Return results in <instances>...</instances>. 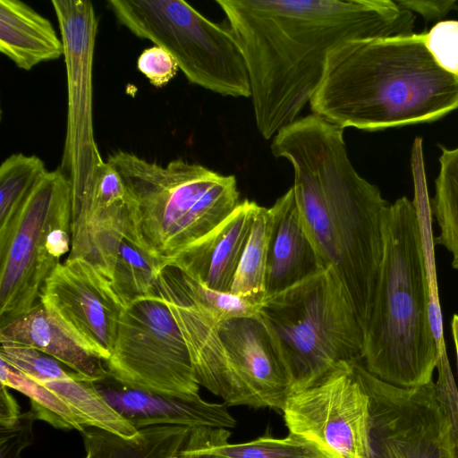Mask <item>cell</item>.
<instances>
[{"instance_id":"obj_13","label":"cell","mask_w":458,"mask_h":458,"mask_svg":"<svg viewBox=\"0 0 458 458\" xmlns=\"http://www.w3.org/2000/svg\"><path fill=\"white\" fill-rule=\"evenodd\" d=\"M39 302L88 352L106 361L124 310L111 282L82 259H65L46 279Z\"/></svg>"},{"instance_id":"obj_11","label":"cell","mask_w":458,"mask_h":458,"mask_svg":"<svg viewBox=\"0 0 458 458\" xmlns=\"http://www.w3.org/2000/svg\"><path fill=\"white\" fill-rule=\"evenodd\" d=\"M67 77V124L61 169L72 191V208L90 192L105 163L93 128V61L98 21L88 0H53Z\"/></svg>"},{"instance_id":"obj_17","label":"cell","mask_w":458,"mask_h":458,"mask_svg":"<svg viewBox=\"0 0 458 458\" xmlns=\"http://www.w3.org/2000/svg\"><path fill=\"white\" fill-rule=\"evenodd\" d=\"M94 383L110 405L138 430L153 426L190 428L236 426L225 403H208L200 396L186 399L134 388L110 377Z\"/></svg>"},{"instance_id":"obj_35","label":"cell","mask_w":458,"mask_h":458,"mask_svg":"<svg viewBox=\"0 0 458 458\" xmlns=\"http://www.w3.org/2000/svg\"><path fill=\"white\" fill-rule=\"evenodd\" d=\"M403 8L420 13L426 21L440 20L458 8L454 0H395Z\"/></svg>"},{"instance_id":"obj_4","label":"cell","mask_w":458,"mask_h":458,"mask_svg":"<svg viewBox=\"0 0 458 458\" xmlns=\"http://www.w3.org/2000/svg\"><path fill=\"white\" fill-rule=\"evenodd\" d=\"M384 251L364 332L363 365L402 387L426 385L441 360L431 317L423 235L415 202L389 204L384 216Z\"/></svg>"},{"instance_id":"obj_21","label":"cell","mask_w":458,"mask_h":458,"mask_svg":"<svg viewBox=\"0 0 458 458\" xmlns=\"http://www.w3.org/2000/svg\"><path fill=\"white\" fill-rule=\"evenodd\" d=\"M0 51L30 71L64 55V44L51 21L19 0L0 1Z\"/></svg>"},{"instance_id":"obj_23","label":"cell","mask_w":458,"mask_h":458,"mask_svg":"<svg viewBox=\"0 0 458 458\" xmlns=\"http://www.w3.org/2000/svg\"><path fill=\"white\" fill-rule=\"evenodd\" d=\"M164 267L144 242L131 207L126 230L113 269V290L126 306L149 294L155 289L158 276Z\"/></svg>"},{"instance_id":"obj_32","label":"cell","mask_w":458,"mask_h":458,"mask_svg":"<svg viewBox=\"0 0 458 458\" xmlns=\"http://www.w3.org/2000/svg\"><path fill=\"white\" fill-rule=\"evenodd\" d=\"M425 45L441 68L458 76V21L446 20L435 24L425 34Z\"/></svg>"},{"instance_id":"obj_22","label":"cell","mask_w":458,"mask_h":458,"mask_svg":"<svg viewBox=\"0 0 458 458\" xmlns=\"http://www.w3.org/2000/svg\"><path fill=\"white\" fill-rule=\"evenodd\" d=\"M190 428L153 426L131 437L92 428L82 433L85 458H173L183 445Z\"/></svg>"},{"instance_id":"obj_9","label":"cell","mask_w":458,"mask_h":458,"mask_svg":"<svg viewBox=\"0 0 458 458\" xmlns=\"http://www.w3.org/2000/svg\"><path fill=\"white\" fill-rule=\"evenodd\" d=\"M106 366L108 377L131 387L186 399L199 396L189 352L157 284L124 306Z\"/></svg>"},{"instance_id":"obj_3","label":"cell","mask_w":458,"mask_h":458,"mask_svg":"<svg viewBox=\"0 0 458 458\" xmlns=\"http://www.w3.org/2000/svg\"><path fill=\"white\" fill-rule=\"evenodd\" d=\"M425 32L355 39L333 48L310 105L344 129L430 123L458 109V76L441 68Z\"/></svg>"},{"instance_id":"obj_30","label":"cell","mask_w":458,"mask_h":458,"mask_svg":"<svg viewBox=\"0 0 458 458\" xmlns=\"http://www.w3.org/2000/svg\"><path fill=\"white\" fill-rule=\"evenodd\" d=\"M181 274L191 295L212 315L218 324L235 318L252 317L259 313L262 309L263 303L231 292L210 289L185 274L182 272Z\"/></svg>"},{"instance_id":"obj_1","label":"cell","mask_w":458,"mask_h":458,"mask_svg":"<svg viewBox=\"0 0 458 458\" xmlns=\"http://www.w3.org/2000/svg\"><path fill=\"white\" fill-rule=\"evenodd\" d=\"M243 55L259 132L294 123L329 52L355 39L411 35L415 16L391 0H216Z\"/></svg>"},{"instance_id":"obj_28","label":"cell","mask_w":458,"mask_h":458,"mask_svg":"<svg viewBox=\"0 0 458 458\" xmlns=\"http://www.w3.org/2000/svg\"><path fill=\"white\" fill-rule=\"evenodd\" d=\"M0 364L1 384L29 397L31 411L38 420L59 429H74L80 432L86 429L71 408L55 392L27 377L4 360L0 359Z\"/></svg>"},{"instance_id":"obj_26","label":"cell","mask_w":458,"mask_h":458,"mask_svg":"<svg viewBox=\"0 0 458 458\" xmlns=\"http://www.w3.org/2000/svg\"><path fill=\"white\" fill-rule=\"evenodd\" d=\"M274 225L272 208L259 206L231 293L263 303L269 243Z\"/></svg>"},{"instance_id":"obj_6","label":"cell","mask_w":458,"mask_h":458,"mask_svg":"<svg viewBox=\"0 0 458 458\" xmlns=\"http://www.w3.org/2000/svg\"><path fill=\"white\" fill-rule=\"evenodd\" d=\"M260 311L279 342L293 393L317 385L343 362L363 360L362 327L328 267L266 297Z\"/></svg>"},{"instance_id":"obj_37","label":"cell","mask_w":458,"mask_h":458,"mask_svg":"<svg viewBox=\"0 0 458 458\" xmlns=\"http://www.w3.org/2000/svg\"><path fill=\"white\" fill-rule=\"evenodd\" d=\"M173 458H225L221 455L189 446L185 444L182 446V448L177 452V454Z\"/></svg>"},{"instance_id":"obj_27","label":"cell","mask_w":458,"mask_h":458,"mask_svg":"<svg viewBox=\"0 0 458 458\" xmlns=\"http://www.w3.org/2000/svg\"><path fill=\"white\" fill-rule=\"evenodd\" d=\"M441 149L431 204L440 229L435 242L452 254V266L458 270V147Z\"/></svg>"},{"instance_id":"obj_25","label":"cell","mask_w":458,"mask_h":458,"mask_svg":"<svg viewBox=\"0 0 458 458\" xmlns=\"http://www.w3.org/2000/svg\"><path fill=\"white\" fill-rule=\"evenodd\" d=\"M40 384L62 398L85 428H96L125 438L140 431L110 405L94 382L79 374Z\"/></svg>"},{"instance_id":"obj_33","label":"cell","mask_w":458,"mask_h":458,"mask_svg":"<svg viewBox=\"0 0 458 458\" xmlns=\"http://www.w3.org/2000/svg\"><path fill=\"white\" fill-rule=\"evenodd\" d=\"M137 68L156 88L166 85L179 69L174 58L158 46L142 51L137 60Z\"/></svg>"},{"instance_id":"obj_36","label":"cell","mask_w":458,"mask_h":458,"mask_svg":"<svg viewBox=\"0 0 458 458\" xmlns=\"http://www.w3.org/2000/svg\"><path fill=\"white\" fill-rule=\"evenodd\" d=\"M21 409L8 387L1 384L0 390V426L13 424L21 416Z\"/></svg>"},{"instance_id":"obj_31","label":"cell","mask_w":458,"mask_h":458,"mask_svg":"<svg viewBox=\"0 0 458 458\" xmlns=\"http://www.w3.org/2000/svg\"><path fill=\"white\" fill-rule=\"evenodd\" d=\"M0 359L38 383L78 374L66 370L60 361L37 349L14 343H1Z\"/></svg>"},{"instance_id":"obj_12","label":"cell","mask_w":458,"mask_h":458,"mask_svg":"<svg viewBox=\"0 0 458 458\" xmlns=\"http://www.w3.org/2000/svg\"><path fill=\"white\" fill-rule=\"evenodd\" d=\"M353 362H343L317 385L293 393L282 410L289 434L327 458H370L369 400Z\"/></svg>"},{"instance_id":"obj_19","label":"cell","mask_w":458,"mask_h":458,"mask_svg":"<svg viewBox=\"0 0 458 458\" xmlns=\"http://www.w3.org/2000/svg\"><path fill=\"white\" fill-rule=\"evenodd\" d=\"M271 208L274 225L269 243L266 297L324 268L302 225L293 188L279 197Z\"/></svg>"},{"instance_id":"obj_2","label":"cell","mask_w":458,"mask_h":458,"mask_svg":"<svg viewBox=\"0 0 458 458\" xmlns=\"http://www.w3.org/2000/svg\"><path fill=\"white\" fill-rule=\"evenodd\" d=\"M276 157L293 167V191L304 230L324 268L341 283L362 327L369 318L384 251L389 203L351 163L344 129L317 114L274 137Z\"/></svg>"},{"instance_id":"obj_29","label":"cell","mask_w":458,"mask_h":458,"mask_svg":"<svg viewBox=\"0 0 458 458\" xmlns=\"http://www.w3.org/2000/svg\"><path fill=\"white\" fill-rule=\"evenodd\" d=\"M47 171L38 157L22 153L11 155L1 164L0 229L10 223Z\"/></svg>"},{"instance_id":"obj_14","label":"cell","mask_w":458,"mask_h":458,"mask_svg":"<svg viewBox=\"0 0 458 458\" xmlns=\"http://www.w3.org/2000/svg\"><path fill=\"white\" fill-rule=\"evenodd\" d=\"M242 404L282 411L292 377L277 337L261 311L218 324Z\"/></svg>"},{"instance_id":"obj_34","label":"cell","mask_w":458,"mask_h":458,"mask_svg":"<svg viewBox=\"0 0 458 458\" xmlns=\"http://www.w3.org/2000/svg\"><path fill=\"white\" fill-rule=\"evenodd\" d=\"M38 420L30 410L21 414L12 425L0 426V458H21L34 440L33 424Z\"/></svg>"},{"instance_id":"obj_39","label":"cell","mask_w":458,"mask_h":458,"mask_svg":"<svg viewBox=\"0 0 458 458\" xmlns=\"http://www.w3.org/2000/svg\"><path fill=\"white\" fill-rule=\"evenodd\" d=\"M456 458H458V449L456 448Z\"/></svg>"},{"instance_id":"obj_5","label":"cell","mask_w":458,"mask_h":458,"mask_svg":"<svg viewBox=\"0 0 458 458\" xmlns=\"http://www.w3.org/2000/svg\"><path fill=\"white\" fill-rule=\"evenodd\" d=\"M106 162L120 174L143 240L164 267L212 233L241 203L233 175L182 158L164 166L119 150Z\"/></svg>"},{"instance_id":"obj_10","label":"cell","mask_w":458,"mask_h":458,"mask_svg":"<svg viewBox=\"0 0 458 458\" xmlns=\"http://www.w3.org/2000/svg\"><path fill=\"white\" fill-rule=\"evenodd\" d=\"M353 367L369 400L370 458H456L454 415L437 382L402 387Z\"/></svg>"},{"instance_id":"obj_20","label":"cell","mask_w":458,"mask_h":458,"mask_svg":"<svg viewBox=\"0 0 458 458\" xmlns=\"http://www.w3.org/2000/svg\"><path fill=\"white\" fill-rule=\"evenodd\" d=\"M0 342L37 349L92 382L108 377L105 361L84 349L40 302L1 327Z\"/></svg>"},{"instance_id":"obj_16","label":"cell","mask_w":458,"mask_h":458,"mask_svg":"<svg viewBox=\"0 0 458 458\" xmlns=\"http://www.w3.org/2000/svg\"><path fill=\"white\" fill-rule=\"evenodd\" d=\"M130 211L125 185L118 172L105 161L89 194L72 208V244L67 259L87 261L111 282Z\"/></svg>"},{"instance_id":"obj_24","label":"cell","mask_w":458,"mask_h":458,"mask_svg":"<svg viewBox=\"0 0 458 458\" xmlns=\"http://www.w3.org/2000/svg\"><path fill=\"white\" fill-rule=\"evenodd\" d=\"M230 436L224 428H192L185 444L225 458H327L315 446L291 434L284 438L263 436L239 444L229 443Z\"/></svg>"},{"instance_id":"obj_8","label":"cell","mask_w":458,"mask_h":458,"mask_svg":"<svg viewBox=\"0 0 458 458\" xmlns=\"http://www.w3.org/2000/svg\"><path fill=\"white\" fill-rule=\"evenodd\" d=\"M120 24L166 50L193 84L229 97L251 95L235 38L182 0H108Z\"/></svg>"},{"instance_id":"obj_18","label":"cell","mask_w":458,"mask_h":458,"mask_svg":"<svg viewBox=\"0 0 458 458\" xmlns=\"http://www.w3.org/2000/svg\"><path fill=\"white\" fill-rule=\"evenodd\" d=\"M259 206L244 199L212 233L166 266L210 289L231 292Z\"/></svg>"},{"instance_id":"obj_15","label":"cell","mask_w":458,"mask_h":458,"mask_svg":"<svg viewBox=\"0 0 458 458\" xmlns=\"http://www.w3.org/2000/svg\"><path fill=\"white\" fill-rule=\"evenodd\" d=\"M157 284L180 329L199 385L222 398L228 406L242 405L218 323L193 299L176 267L165 266Z\"/></svg>"},{"instance_id":"obj_38","label":"cell","mask_w":458,"mask_h":458,"mask_svg":"<svg viewBox=\"0 0 458 458\" xmlns=\"http://www.w3.org/2000/svg\"><path fill=\"white\" fill-rule=\"evenodd\" d=\"M452 334L454 338V343L455 346L456 358H457V369H458V315L454 314L452 319ZM457 395H458V388H457Z\"/></svg>"},{"instance_id":"obj_7","label":"cell","mask_w":458,"mask_h":458,"mask_svg":"<svg viewBox=\"0 0 458 458\" xmlns=\"http://www.w3.org/2000/svg\"><path fill=\"white\" fill-rule=\"evenodd\" d=\"M71 244V184L59 167L46 172L0 229V327L39 303L46 279Z\"/></svg>"}]
</instances>
